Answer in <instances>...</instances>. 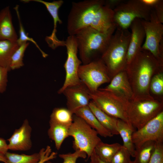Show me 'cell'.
<instances>
[{
	"mask_svg": "<svg viewBox=\"0 0 163 163\" xmlns=\"http://www.w3.org/2000/svg\"><path fill=\"white\" fill-rule=\"evenodd\" d=\"M113 10L105 5L104 0H85L72 2L67 21L69 35L90 27L102 33L115 26Z\"/></svg>",
	"mask_w": 163,
	"mask_h": 163,
	"instance_id": "cell-1",
	"label": "cell"
},
{
	"mask_svg": "<svg viewBox=\"0 0 163 163\" xmlns=\"http://www.w3.org/2000/svg\"><path fill=\"white\" fill-rule=\"evenodd\" d=\"M163 68V62L149 52L141 49L125 69L132 89L133 99L154 98L150 92V82Z\"/></svg>",
	"mask_w": 163,
	"mask_h": 163,
	"instance_id": "cell-2",
	"label": "cell"
},
{
	"mask_svg": "<svg viewBox=\"0 0 163 163\" xmlns=\"http://www.w3.org/2000/svg\"><path fill=\"white\" fill-rule=\"evenodd\" d=\"M116 28L115 26L107 32L102 33L91 27H87L75 35L80 59L83 64L101 58Z\"/></svg>",
	"mask_w": 163,
	"mask_h": 163,
	"instance_id": "cell-3",
	"label": "cell"
},
{
	"mask_svg": "<svg viewBox=\"0 0 163 163\" xmlns=\"http://www.w3.org/2000/svg\"><path fill=\"white\" fill-rule=\"evenodd\" d=\"M130 37V32L128 29L117 28L107 49L101 57L111 79L125 69Z\"/></svg>",
	"mask_w": 163,
	"mask_h": 163,
	"instance_id": "cell-4",
	"label": "cell"
},
{
	"mask_svg": "<svg viewBox=\"0 0 163 163\" xmlns=\"http://www.w3.org/2000/svg\"><path fill=\"white\" fill-rule=\"evenodd\" d=\"M91 101L102 111L108 115L122 120L132 126L128 118L127 109L130 101L118 94L103 88L91 92Z\"/></svg>",
	"mask_w": 163,
	"mask_h": 163,
	"instance_id": "cell-5",
	"label": "cell"
},
{
	"mask_svg": "<svg viewBox=\"0 0 163 163\" xmlns=\"http://www.w3.org/2000/svg\"><path fill=\"white\" fill-rule=\"evenodd\" d=\"M69 135L73 138V147L75 151L79 150L85 152L88 158L96 145L101 141L97 132L82 118L75 114L69 128Z\"/></svg>",
	"mask_w": 163,
	"mask_h": 163,
	"instance_id": "cell-6",
	"label": "cell"
},
{
	"mask_svg": "<svg viewBox=\"0 0 163 163\" xmlns=\"http://www.w3.org/2000/svg\"><path fill=\"white\" fill-rule=\"evenodd\" d=\"M163 103L155 99L130 101L127 109L129 120L133 128L137 129L163 111Z\"/></svg>",
	"mask_w": 163,
	"mask_h": 163,
	"instance_id": "cell-7",
	"label": "cell"
},
{
	"mask_svg": "<svg viewBox=\"0 0 163 163\" xmlns=\"http://www.w3.org/2000/svg\"><path fill=\"white\" fill-rule=\"evenodd\" d=\"M152 10L141 0L123 1L113 10L114 23L117 28L128 29L136 18L149 21Z\"/></svg>",
	"mask_w": 163,
	"mask_h": 163,
	"instance_id": "cell-8",
	"label": "cell"
},
{
	"mask_svg": "<svg viewBox=\"0 0 163 163\" xmlns=\"http://www.w3.org/2000/svg\"><path fill=\"white\" fill-rule=\"evenodd\" d=\"M78 75L81 82L91 92L97 91L100 85L110 82L111 79L106 66L101 58L80 65Z\"/></svg>",
	"mask_w": 163,
	"mask_h": 163,
	"instance_id": "cell-9",
	"label": "cell"
},
{
	"mask_svg": "<svg viewBox=\"0 0 163 163\" xmlns=\"http://www.w3.org/2000/svg\"><path fill=\"white\" fill-rule=\"evenodd\" d=\"M65 46L67 50V57L64 64L66 77L63 84L58 91L62 93L66 88L81 83L78 75L79 68L82 62L77 55L78 44L75 36L69 35L65 41Z\"/></svg>",
	"mask_w": 163,
	"mask_h": 163,
	"instance_id": "cell-10",
	"label": "cell"
},
{
	"mask_svg": "<svg viewBox=\"0 0 163 163\" xmlns=\"http://www.w3.org/2000/svg\"><path fill=\"white\" fill-rule=\"evenodd\" d=\"M145 33V41L142 49L150 52L159 61L163 63L160 57L159 47L163 40V25L158 20L152 9L149 21L141 19Z\"/></svg>",
	"mask_w": 163,
	"mask_h": 163,
	"instance_id": "cell-11",
	"label": "cell"
},
{
	"mask_svg": "<svg viewBox=\"0 0 163 163\" xmlns=\"http://www.w3.org/2000/svg\"><path fill=\"white\" fill-rule=\"evenodd\" d=\"M132 138L135 149L149 141L163 142V111L141 128L135 130Z\"/></svg>",
	"mask_w": 163,
	"mask_h": 163,
	"instance_id": "cell-12",
	"label": "cell"
},
{
	"mask_svg": "<svg viewBox=\"0 0 163 163\" xmlns=\"http://www.w3.org/2000/svg\"><path fill=\"white\" fill-rule=\"evenodd\" d=\"M62 94L66 97L67 108L74 114L78 109L88 105L91 101L89 91L82 82L66 88Z\"/></svg>",
	"mask_w": 163,
	"mask_h": 163,
	"instance_id": "cell-13",
	"label": "cell"
},
{
	"mask_svg": "<svg viewBox=\"0 0 163 163\" xmlns=\"http://www.w3.org/2000/svg\"><path fill=\"white\" fill-rule=\"evenodd\" d=\"M34 1L43 4L46 7L52 17L53 21V29L51 34L46 36L45 40L49 46L53 50L60 46H64L65 41L59 40L56 36V27L58 23L62 24V23L60 19L58 14L59 8L63 3L62 0L54 1L52 2H47L42 0H23L22 2H28Z\"/></svg>",
	"mask_w": 163,
	"mask_h": 163,
	"instance_id": "cell-14",
	"label": "cell"
},
{
	"mask_svg": "<svg viewBox=\"0 0 163 163\" xmlns=\"http://www.w3.org/2000/svg\"><path fill=\"white\" fill-rule=\"evenodd\" d=\"M32 128L27 119L24 120L21 126L16 129L8 139V150L26 151L32 146L31 139Z\"/></svg>",
	"mask_w": 163,
	"mask_h": 163,
	"instance_id": "cell-15",
	"label": "cell"
},
{
	"mask_svg": "<svg viewBox=\"0 0 163 163\" xmlns=\"http://www.w3.org/2000/svg\"><path fill=\"white\" fill-rule=\"evenodd\" d=\"M130 37L126 56L127 65L141 49L145 38V30L141 19L136 18L131 24Z\"/></svg>",
	"mask_w": 163,
	"mask_h": 163,
	"instance_id": "cell-16",
	"label": "cell"
},
{
	"mask_svg": "<svg viewBox=\"0 0 163 163\" xmlns=\"http://www.w3.org/2000/svg\"><path fill=\"white\" fill-rule=\"evenodd\" d=\"M103 89L120 94L129 101L133 98L132 89L125 69L113 76L110 84Z\"/></svg>",
	"mask_w": 163,
	"mask_h": 163,
	"instance_id": "cell-17",
	"label": "cell"
},
{
	"mask_svg": "<svg viewBox=\"0 0 163 163\" xmlns=\"http://www.w3.org/2000/svg\"><path fill=\"white\" fill-rule=\"evenodd\" d=\"M9 6L0 11V40L17 42L18 36L13 26Z\"/></svg>",
	"mask_w": 163,
	"mask_h": 163,
	"instance_id": "cell-18",
	"label": "cell"
},
{
	"mask_svg": "<svg viewBox=\"0 0 163 163\" xmlns=\"http://www.w3.org/2000/svg\"><path fill=\"white\" fill-rule=\"evenodd\" d=\"M74 114L82 118L101 136L105 138L113 136L101 124L88 105L78 109Z\"/></svg>",
	"mask_w": 163,
	"mask_h": 163,
	"instance_id": "cell-19",
	"label": "cell"
},
{
	"mask_svg": "<svg viewBox=\"0 0 163 163\" xmlns=\"http://www.w3.org/2000/svg\"><path fill=\"white\" fill-rule=\"evenodd\" d=\"M88 106L103 127L113 135L119 134L117 128L118 119L102 111L92 101H90Z\"/></svg>",
	"mask_w": 163,
	"mask_h": 163,
	"instance_id": "cell-20",
	"label": "cell"
},
{
	"mask_svg": "<svg viewBox=\"0 0 163 163\" xmlns=\"http://www.w3.org/2000/svg\"><path fill=\"white\" fill-rule=\"evenodd\" d=\"M117 128L119 134L122 139V146L128 150L132 157L134 158L136 149L132 138L133 133L135 131L134 129L126 122L119 119L117 120Z\"/></svg>",
	"mask_w": 163,
	"mask_h": 163,
	"instance_id": "cell-21",
	"label": "cell"
},
{
	"mask_svg": "<svg viewBox=\"0 0 163 163\" xmlns=\"http://www.w3.org/2000/svg\"><path fill=\"white\" fill-rule=\"evenodd\" d=\"M48 135L55 143L56 149L59 150L65 139L69 136V127L49 121Z\"/></svg>",
	"mask_w": 163,
	"mask_h": 163,
	"instance_id": "cell-22",
	"label": "cell"
},
{
	"mask_svg": "<svg viewBox=\"0 0 163 163\" xmlns=\"http://www.w3.org/2000/svg\"><path fill=\"white\" fill-rule=\"evenodd\" d=\"M19 46L17 42L8 40H0V66L11 70V58L14 53Z\"/></svg>",
	"mask_w": 163,
	"mask_h": 163,
	"instance_id": "cell-23",
	"label": "cell"
},
{
	"mask_svg": "<svg viewBox=\"0 0 163 163\" xmlns=\"http://www.w3.org/2000/svg\"><path fill=\"white\" fill-rule=\"evenodd\" d=\"M122 146L118 143L109 144L101 141L96 146L94 151L101 160L107 163H110L114 155Z\"/></svg>",
	"mask_w": 163,
	"mask_h": 163,
	"instance_id": "cell-24",
	"label": "cell"
},
{
	"mask_svg": "<svg viewBox=\"0 0 163 163\" xmlns=\"http://www.w3.org/2000/svg\"><path fill=\"white\" fill-rule=\"evenodd\" d=\"M73 114L67 108H54L50 116V121L70 127L73 120Z\"/></svg>",
	"mask_w": 163,
	"mask_h": 163,
	"instance_id": "cell-25",
	"label": "cell"
},
{
	"mask_svg": "<svg viewBox=\"0 0 163 163\" xmlns=\"http://www.w3.org/2000/svg\"><path fill=\"white\" fill-rule=\"evenodd\" d=\"M155 142L153 141L146 142L136 149L134 163H149L154 150Z\"/></svg>",
	"mask_w": 163,
	"mask_h": 163,
	"instance_id": "cell-26",
	"label": "cell"
},
{
	"mask_svg": "<svg viewBox=\"0 0 163 163\" xmlns=\"http://www.w3.org/2000/svg\"><path fill=\"white\" fill-rule=\"evenodd\" d=\"M6 163H38L41 158V153H36L30 155L18 154L7 152L5 154Z\"/></svg>",
	"mask_w": 163,
	"mask_h": 163,
	"instance_id": "cell-27",
	"label": "cell"
},
{
	"mask_svg": "<svg viewBox=\"0 0 163 163\" xmlns=\"http://www.w3.org/2000/svg\"><path fill=\"white\" fill-rule=\"evenodd\" d=\"M18 7L19 6L18 5H16L14 8L17 13L19 25V37L18 38L17 41V42L18 45L19 46L24 43L27 42L28 41H30L33 43L38 49L41 53L43 57L45 58H46L48 56V55L43 52L40 49L36 42L32 38L28 37V34L26 33L21 21L18 10Z\"/></svg>",
	"mask_w": 163,
	"mask_h": 163,
	"instance_id": "cell-28",
	"label": "cell"
},
{
	"mask_svg": "<svg viewBox=\"0 0 163 163\" xmlns=\"http://www.w3.org/2000/svg\"><path fill=\"white\" fill-rule=\"evenodd\" d=\"M29 43H24L16 50L12 54L11 60L10 70H14L20 68L24 65L23 62L25 51L29 45Z\"/></svg>",
	"mask_w": 163,
	"mask_h": 163,
	"instance_id": "cell-29",
	"label": "cell"
},
{
	"mask_svg": "<svg viewBox=\"0 0 163 163\" xmlns=\"http://www.w3.org/2000/svg\"><path fill=\"white\" fill-rule=\"evenodd\" d=\"M150 91L154 94L162 96L163 94V72L160 71L152 77L150 84Z\"/></svg>",
	"mask_w": 163,
	"mask_h": 163,
	"instance_id": "cell-30",
	"label": "cell"
},
{
	"mask_svg": "<svg viewBox=\"0 0 163 163\" xmlns=\"http://www.w3.org/2000/svg\"><path fill=\"white\" fill-rule=\"evenodd\" d=\"M131 156L129 152L122 146L114 155L110 163H131Z\"/></svg>",
	"mask_w": 163,
	"mask_h": 163,
	"instance_id": "cell-31",
	"label": "cell"
},
{
	"mask_svg": "<svg viewBox=\"0 0 163 163\" xmlns=\"http://www.w3.org/2000/svg\"><path fill=\"white\" fill-rule=\"evenodd\" d=\"M86 154L82 151L77 150L72 153H69L67 154H60L59 157L63 159L62 163H76L77 159L79 158H85L87 156ZM44 163H52L48 161Z\"/></svg>",
	"mask_w": 163,
	"mask_h": 163,
	"instance_id": "cell-32",
	"label": "cell"
},
{
	"mask_svg": "<svg viewBox=\"0 0 163 163\" xmlns=\"http://www.w3.org/2000/svg\"><path fill=\"white\" fill-rule=\"evenodd\" d=\"M149 163H163V142H155L154 150Z\"/></svg>",
	"mask_w": 163,
	"mask_h": 163,
	"instance_id": "cell-33",
	"label": "cell"
},
{
	"mask_svg": "<svg viewBox=\"0 0 163 163\" xmlns=\"http://www.w3.org/2000/svg\"><path fill=\"white\" fill-rule=\"evenodd\" d=\"M41 153L40 159L38 163H44L50 160L53 159L56 157L57 153L53 152L49 146H47L46 149L43 148L40 151Z\"/></svg>",
	"mask_w": 163,
	"mask_h": 163,
	"instance_id": "cell-34",
	"label": "cell"
},
{
	"mask_svg": "<svg viewBox=\"0 0 163 163\" xmlns=\"http://www.w3.org/2000/svg\"><path fill=\"white\" fill-rule=\"evenodd\" d=\"M6 68L0 66V93L4 92L6 89L8 82V72Z\"/></svg>",
	"mask_w": 163,
	"mask_h": 163,
	"instance_id": "cell-35",
	"label": "cell"
},
{
	"mask_svg": "<svg viewBox=\"0 0 163 163\" xmlns=\"http://www.w3.org/2000/svg\"><path fill=\"white\" fill-rule=\"evenodd\" d=\"M159 21L163 23V1L159 0L158 2L154 6L153 9Z\"/></svg>",
	"mask_w": 163,
	"mask_h": 163,
	"instance_id": "cell-36",
	"label": "cell"
},
{
	"mask_svg": "<svg viewBox=\"0 0 163 163\" xmlns=\"http://www.w3.org/2000/svg\"><path fill=\"white\" fill-rule=\"evenodd\" d=\"M124 1L123 0H105V5L113 10L120 4Z\"/></svg>",
	"mask_w": 163,
	"mask_h": 163,
	"instance_id": "cell-37",
	"label": "cell"
},
{
	"mask_svg": "<svg viewBox=\"0 0 163 163\" xmlns=\"http://www.w3.org/2000/svg\"><path fill=\"white\" fill-rule=\"evenodd\" d=\"M8 150V145L6 140L4 139L0 138V153L5 155Z\"/></svg>",
	"mask_w": 163,
	"mask_h": 163,
	"instance_id": "cell-38",
	"label": "cell"
},
{
	"mask_svg": "<svg viewBox=\"0 0 163 163\" xmlns=\"http://www.w3.org/2000/svg\"><path fill=\"white\" fill-rule=\"evenodd\" d=\"M90 160L89 163H107L101 160L96 154L94 150L90 157Z\"/></svg>",
	"mask_w": 163,
	"mask_h": 163,
	"instance_id": "cell-39",
	"label": "cell"
},
{
	"mask_svg": "<svg viewBox=\"0 0 163 163\" xmlns=\"http://www.w3.org/2000/svg\"><path fill=\"white\" fill-rule=\"evenodd\" d=\"M0 162H2L4 163H6V159L5 155L0 153Z\"/></svg>",
	"mask_w": 163,
	"mask_h": 163,
	"instance_id": "cell-40",
	"label": "cell"
},
{
	"mask_svg": "<svg viewBox=\"0 0 163 163\" xmlns=\"http://www.w3.org/2000/svg\"><path fill=\"white\" fill-rule=\"evenodd\" d=\"M131 163H134L133 161H132Z\"/></svg>",
	"mask_w": 163,
	"mask_h": 163,
	"instance_id": "cell-41",
	"label": "cell"
}]
</instances>
